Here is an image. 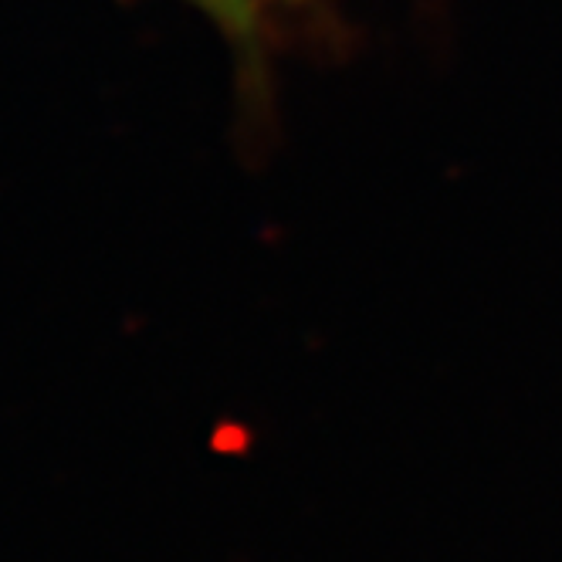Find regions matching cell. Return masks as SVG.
Segmentation results:
<instances>
[{
  "mask_svg": "<svg viewBox=\"0 0 562 562\" xmlns=\"http://www.w3.org/2000/svg\"><path fill=\"white\" fill-rule=\"evenodd\" d=\"M231 4H245V0H231Z\"/></svg>",
  "mask_w": 562,
  "mask_h": 562,
  "instance_id": "obj_1",
  "label": "cell"
}]
</instances>
